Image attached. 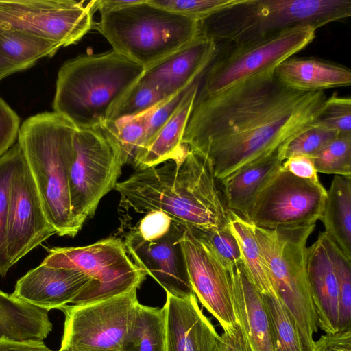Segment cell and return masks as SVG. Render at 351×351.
Masks as SVG:
<instances>
[{
  "instance_id": "cell-45",
  "label": "cell",
  "mask_w": 351,
  "mask_h": 351,
  "mask_svg": "<svg viewBox=\"0 0 351 351\" xmlns=\"http://www.w3.org/2000/svg\"><path fill=\"white\" fill-rule=\"evenodd\" d=\"M220 351H251L237 324L234 327L223 330Z\"/></svg>"
},
{
  "instance_id": "cell-31",
  "label": "cell",
  "mask_w": 351,
  "mask_h": 351,
  "mask_svg": "<svg viewBox=\"0 0 351 351\" xmlns=\"http://www.w3.org/2000/svg\"><path fill=\"white\" fill-rule=\"evenodd\" d=\"M22 154L16 143L0 157V276L2 277H5L10 269L6 255L7 226L12 177Z\"/></svg>"
},
{
  "instance_id": "cell-37",
  "label": "cell",
  "mask_w": 351,
  "mask_h": 351,
  "mask_svg": "<svg viewBox=\"0 0 351 351\" xmlns=\"http://www.w3.org/2000/svg\"><path fill=\"white\" fill-rule=\"evenodd\" d=\"M240 0H149L159 7L202 22Z\"/></svg>"
},
{
  "instance_id": "cell-14",
  "label": "cell",
  "mask_w": 351,
  "mask_h": 351,
  "mask_svg": "<svg viewBox=\"0 0 351 351\" xmlns=\"http://www.w3.org/2000/svg\"><path fill=\"white\" fill-rule=\"evenodd\" d=\"M54 234L56 231L45 215L40 195L22 154L11 185L6 232V255L10 268Z\"/></svg>"
},
{
  "instance_id": "cell-44",
  "label": "cell",
  "mask_w": 351,
  "mask_h": 351,
  "mask_svg": "<svg viewBox=\"0 0 351 351\" xmlns=\"http://www.w3.org/2000/svg\"><path fill=\"white\" fill-rule=\"evenodd\" d=\"M312 351H351V327L321 336Z\"/></svg>"
},
{
  "instance_id": "cell-3",
  "label": "cell",
  "mask_w": 351,
  "mask_h": 351,
  "mask_svg": "<svg viewBox=\"0 0 351 351\" xmlns=\"http://www.w3.org/2000/svg\"><path fill=\"white\" fill-rule=\"evenodd\" d=\"M144 71L114 50L69 60L58 73L53 112L77 128L100 126Z\"/></svg>"
},
{
  "instance_id": "cell-26",
  "label": "cell",
  "mask_w": 351,
  "mask_h": 351,
  "mask_svg": "<svg viewBox=\"0 0 351 351\" xmlns=\"http://www.w3.org/2000/svg\"><path fill=\"white\" fill-rule=\"evenodd\" d=\"M319 220L324 232L351 261V177L334 176Z\"/></svg>"
},
{
  "instance_id": "cell-30",
  "label": "cell",
  "mask_w": 351,
  "mask_h": 351,
  "mask_svg": "<svg viewBox=\"0 0 351 351\" xmlns=\"http://www.w3.org/2000/svg\"><path fill=\"white\" fill-rule=\"evenodd\" d=\"M149 110L132 117L106 121L100 125L119 152L123 165L133 161L145 144Z\"/></svg>"
},
{
  "instance_id": "cell-10",
  "label": "cell",
  "mask_w": 351,
  "mask_h": 351,
  "mask_svg": "<svg viewBox=\"0 0 351 351\" xmlns=\"http://www.w3.org/2000/svg\"><path fill=\"white\" fill-rule=\"evenodd\" d=\"M42 263L77 269L92 280L72 304L104 300L138 289L146 276L130 259L123 242L114 237L86 246L49 249Z\"/></svg>"
},
{
  "instance_id": "cell-38",
  "label": "cell",
  "mask_w": 351,
  "mask_h": 351,
  "mask_svg": "<svg viewBox=\"0 0 351 351\" xmlns=\"http://www.w3.org/2000/svg\"><path fill=\"white\" fill-rule=\"evenodd\" d=\"M338 135L335 131L315 125L292 139L280 152L282 157L284 160L297 155L313 158Z\"/></svg>"
},
{
  "instance_id": "cell-8",
  "label": "cell",
  "mask_w": 351,
  "mask_h": 351,
  "mask_svg": "<svg viewBox=\"0 0 351 351\" xmlns=\"http://www.w3.org/2000/svg\"><path fill=\"white\" fill-rule=\"evenodd\" d=\"M316 30L311 25H300L261 40L218 46L216 56L202 77L196 99L274 71L279 64L308 46Z\"/></svg>"
},
{
  "instance_id": "cell-16",
  "label": "cell",
  "mask_w": 351,
  "mask_h": 351,
  "mask_svg": "<svg viewBox=\"0 0 351 351\" xmlns=\"http://www.w3.org/2000/svg\"><path fill=\"white\" fill-rule=\"evenodd\" d=\"M185 228L173 220L169 231L154 241L144 240L134 228L123 241L134 263L157 281L166 293L178 298L194 293L181 245Z\"/></svg>"
},
{
  "instance_id": "cell-43",
  "label": "cell",
  "mask_w": 351,
  "mask_h": 351,
  "mask_svg": "<svg viewBox=\"0 0 351 351\" xmlns=\"http://www.w3.org/2000/svg\"><path fill=\"white\" fill-rule=\"evenodd\" d=\"M280 171L300 178L319 181L313 158L306 156L297 155L285 159Z\"/></svg>"
},
{
  "instance_id": "cell-23",
  "label": "cell",
  "mask_w": 351,
  "mask_h": 351,
  "mask_svg": "<svg viewBox=\"0 0 351 351\" xmlns=\"http://www.w3.org/2000/svg\"><path fill=\"white\" fill-rule=\"evenodd\" d=\"M284 86L302 92L324 91L351 84L350 69L314 57L289 58L274 71Z\"/></svg>"
},
{
  "instance_id": "cell-28",
  "label": "cell",
  "mask_w": 351,
  "mask_h": 351,
  "mask_svg": "<svg viewBox=\"0 0 351 351\" xmlns=\"http://www.w3.org/2000/svg\"><path fill=\"white\" fill-rule=\"evenodd\" d=\"M123 351H165L162 308L138 304Z\"/></svg>"
},
{
  "instance_id": "cell-32",
  "label": "cell",
  "mask_w": 351,
  "mask_h": 351,
  "mask_svg": "<svg viewBox=\"0 0 351 351\" xmlns=\"http://www.w3.org/2000/svg\"><path fill=\"white\" fill-rule=\"evenodd\" d=\"M166 98L155 86L139 79L111 108L106 121H117L137 116Z\"/></svg>"
},
{
  "instance_id": "cell-29",
  "label": "cell",
  "mask_w": 351,
  "mask_h": 351,
  "mask_svg": "<svg viewBox=\"0 0 351 351\" xmlns=\"http://www.w3.org/2000/svg\"><path fill=\"white\" fill-rule=\"evenodd\" d=\"M60 48L40 38L0 29V55L16 64L30 68L40 59L53 56Z\"/></svg>"
},
{
  "instance_id": "cell-11",
  "label": "cell",
  "mask_w": 351,
  "mask_h": 351,
  "mask_svg": "<svg viewBox=\"0 0 351 351\" xmlns=\"http://www.w3.org/2000/svg\"><path fill=\"white\" fill-rule=\"evenodd\" d=\"M137 288L97 301L68 304L58 351H123L139 304Z\"/></svg>"
},
{
  "instance_id": "cell-2",
  "label": "cell",
  "mask_w": 351,
  "mask_h": 351,
  "mask_svg": "<svg viewBox=\"0 0 351 351\" xmlns=\"http://www.w3.org/2000/svg\"><path fill=\"white\" fill-rule=\"evenodd\" d=\"M114 189L126 210L162 211L186 228L199 230L229 229L230 210L220 181L209 161L190 149L178 161L136 169Z\"/></svg>"
},
{
  "instance_id": "cell-6",
  "label": "cell",
  "mask_w": 351,
  "mask_h": 351,
  "mask_svg": "<svg viewBox=\"0 0 351 351\" xmlns=\"http://www.w3.org/2000/svg\"><path fill=\"white\" fill-rule=\"evenodd\" d=\"M93 28L112 50L142 66H153L201 34V22L152 3L136 0L119 8L99 11Z\"/></svg>"
},
{
  "instance_id": "cell-35",
  "label": "cell",
  "mask_w": 351,
  "mask_h": 351,
  "mask_svg": "<svg viewBox=\"0 0 351 351\" xmlns=\"http://www.w3.org/2000/svg\"><path fill=\"white\" fill-rule=\"evenodd\" d=\"M326 241L339 283V330H341L351 327V264L328 234Z\"/></svg>"
},
{
  "instance_id": "cell-33",
  "label": "cell",
  "mask_w": 351,
  "mask_h": 351,
  "mask_svg": "<svg viewBox=\"0 0 351 351\" xmlns=\"http://www.w3.org/2000/svg\"><path fill=\"white\" fill-rule=\"evenodd\" d=\"M269 315L275 351H303L293 318L282 300L263 295Z\"/></svg>"
},
{
  "instance_id": "cell-46",
  "label": "cell",
  "mask_w": 351,
  "mask_h": 351,
  "mask_svg": "<svg viewBox=\"0 0 351 351\" xmlns=\"http://www.w3.org/2000/svg\"><path fill=\"white\" fill-rule=\"evenodd\" d=\"M0 351H53L44 341L0 339Z\"/></svg>"
},
{
  "instance_id": "cell-34",
  "label": "cell",
  "mask_w": 351,
  "mask_h": 351,
  "mask_svg": "<svg viewBox=\"0 0 351 351\" xmlns=\"http://www.w3.org/2000/svg\"><path fill=\"white\" fill-rule=\"evenodd\" d=\"M313 160L317 173L351 177V134H339Z\"/></svg>"
},
{
  "instance_id": "cell-42",
  "label": "cell",
  "mask_w": 351,
  "mask_h": 351,
  "mask_svg": "<svg viewBox=\"0 0 351 351\" xmlns=\"http://www.w3.org/2000/svg\"><path fill=\"white\" fill-rule=\"evenodd\" d=\"M173 219L165 213L154 210L147 213L135 228L145 241H154L165 235L169 230Z\"/></svg>"
},
{
  "instance_id": "cell-24",
  "label": "cell",
  "mask_w": 351,
  "mask_h": 351,
  "mask_svg": "<svg viewBox=\"0 0 351 351\" xmlns=\"http://www.w3.org/2000/svg\"><path fill=\"white\" fill-rule=\"evenodd\" d=\"M283 161L278 151L221 180L228 209L245 219L256 197L279 171Z\"/></svg>"
},
{
  "instance_id": "cell-39",
  "label": "cell",
  "mask_w": 351,
  "mask_h": 351,
  "mask_svg": "<svg viewBox=\"0 0 351 351\" xmlns=\"http://www.w3.org/2000/svg\"><path fill=\"white\" fill-rule=\"evenodd\" d=\"M317 125L351 134V99L333 94L326 99L317 121Z\"/></svg>"
},
{
  "instance_id": "cell-19",
  "label": "cell",
  "mask_w": 351,
  "mask_h": 351,
  "mask_svg": "<svg viewBox=\"0 0 351 351\" xmlns=\"http://www.w3.org/2000/svg\"><path fill=\"white\" fill-rule=\"evenodd\" d=\"M92 280L73 269L53 267L41 263L16 282L13 295L47 310H61L88 286Z\"/></svg>"
},
{
  "instance_id": "cell-25",
  "label": "cell",
  "mask_w": 351,
  "mask_h": 351,
  "mask_svg": "<svg viewBox=\"0 0 351 351\" xmlns=\"http://www.w3.org/2000/svg\"><path fill=\"white\" fill-rule=\"evenodd\" d=\"M52 327L47 310L0 290V339L43 341Z\"/></svg>"
},
{
  "instance_id": "cell-18",
  "label": "cell",
  "mask_w": 351,
  "mask_h": 351,
  "mask_svg": "<svg viewBox=\"0 0 351 351\" xmlns=\"http://www.w3.org/2000/svg\"><path fill=\"white\" fill-rule=\"evenodd\" d=\"M217 51V44L201 33L186 46L145 69L140 80L153 84L169 97L201 78Z\"/></svg>"
},
{
  "instance_id": "cell-12",
  "label": "cell",
  "mask_w": 351,
  "mask_h": 351,
  "mask_svg": "<svg viewBox=\"0 0 351 351\" xmlns=\"http://www.w3.org/2000/svg\"><path fill=\"white\" fill-rule=\"evenodd\" d=\"M96 1L0 0V29L66 47L77 43L93 28Z\"/></svg>"
},
{
  "instance_id": "cell-4",
  "label": "cell",
  "mask_w": 351,
  "mask_h": 351,
  "mask_svg": "<svg viewBox=\"0 0 351 351\" xmlns=\"http://www.w3.org/2000/svg\"><path fill=\"white\" fill-rule=\"evenodd\" d=\"M76 127L55 112L27 119L18 143L40 195L45 215L59 236L74 237L69 195V171Z\"/></svg>"
},
{
  "instance_id": "cell-48",
  "label": "cell",
  "mask_w": 351,
  "mask_h": 351,
  "mask_svg": "<svg viewBox=\"0 0 351 351\" xmlns=\"http://www.w3.org/2000/svg\"><path fill=\"white\" fill-rule=\"evenodd\" d=\"M4 77H5V75H0V80H1V79L4 78Z\"/></svg>"
},
{
  "instance_id": "cell-21",
  "label": "cell",
  "mask_w": 351,
  "mask_h": 351,
  "mask_svg": "<svg viewBox=\"0 0 351 351\" xmlns=\"http://www.w3.org/2000/svg\"><path fill=\"white\" fill-rule=\"evenodd\" d=\"M238 324L251 351H275L263 295L248 278L242 263L229 269Z\"/></svg>"
},
{
  "instance_id": "cell-9",
  "label": "cell",
  "mask_w": 351,
  "mask_h": 351,
  "mask_svg": "<svg viewBox=\"0 0 351 351\" xmlns=\"http://www.w3.org/2000/svg\"><path fill=\"white\" fill-rule=\"evenodd\" d=\"M69 195L75 231L94 216L100 200L114 189L123 163L100 126L80 128L73 136Z\"/></svg>"
},
{
  "instance_id": "cell-15",
  "label": "cell",
  "mask_w": 351,
  "mask_h": 351,
  "mask_svg": "<svg viewBox=\"0 0 351 351\" xmlns=\"http://www.w3.org/2000/svg\"><path fill=\"white\" fill-rule=\"evenodd\" d=\"M181 245L195 295L223 330L234 327L238 322L229 269L189 228H185Z\"/></svg>"
},
{
  "instance_id": "cell-40",
  "label": "cell",
  "mask_w": 351,
  "mask_h": 351,
  "mask_svg": "<svg viewBox=\"0 0 351 351\" xmlns=\"http://www.w3.org/2000/svg\"><path fill=\"white\" fill-rule=\"evenodd\" d=\"M189 88L166 98L149 110L147 132L144 147L170 118Z\"/></svg>"
},
{
  "instance_id": "cell-41",
  "label": "cell",
  "mask_w": 351,
  "mask_h": 351,
  "mask_svg": "<svg viewBox=\"0 0 351 351\" xmlns=\"http://www.w3.org/2000/svg\"><path fill=\"white\" fill-rule=\"evenodd\" d=\"M19 129V116L0 97V157L14 145Z\"/></svg>"
},
{
  "instance_id": "cell-17",
  "label": "cell",
  "mask_w": 351,
  "mask_h": 351,
  "mask_svg": "<svg viewBox=\"0 0 351 351\" xmlns=\"http://www.w3.org/2000/svg\"><path fill=\"white\" fill-rule=\"evenodd\" d=\"M162 309L165 351H220L221 337L202 313L195 293L178 298L167 293Z\"/></svg>"
},
{
  "instance_id": "cell-20",
  "label": "cell",
  "mask_w": 351,
  "mask_h": 351,
  "mask_svg": "<svg viewBox=\"0 0 351 351\" xmlns=\"http://www.w3.org/2000/svg\"><path fill=\"white\" fill-rule=\"evenodd\" d=\"M326 239L324 231L306 248V263L318 327L332 334L339 330V283Z\"/></svg>"
},
{
  "instance_id": "cell-1",
  "label": "cell",
  "mask_w": 351,
  "mask_h": 351,
  "mask_svg": "<svg viewBox=\"0 0 351 351\" xmlns=\"http://www.w3.org/2000/svg\"><path fill=\"white\" fill-rule=\"evenodd\" d=\"M326 99L324 91L287 88L274 71L262 74L196 99L182 144L221 181L317 125Z\"/></svg>"
},
{
  "instance_id": "cell-36",
  "label": "cell",
  "mask_w": 351,
  "mask_h": 351,
  "mask_svg": "<svg viewBox=\"0 0 351 351\" xmlns=\"http://www.w3.org/2000/svg\"><path fill=\"white\" fill-rule=\"evenodd\" d=\"M190 229L226 269L241 262L237 241L229 229L215 231Z\"/></svg>"
},
{
  "instance_id": "cell-27",
  "label": "cell",
  "mask_w": 351,
  "mask_h": 351,
  "mask_svg": "<svg viewBox=\"0 0 351 351\" xmlns=\"http://www.w3.org/2000/svg\"><path fill=\"white\" fill-rule=\"evenodd\" d=\"M230 215L229 230L237 241L248 278L263 295L279 298L256 239L255 226L234 212L230 211Z\"/></svg>"
},
{
  "instance_id": "cell-47",
  "label": "cell",
  "mask_w": 351,
  "mask_h": 351,
  "mask_svg": "<svg viewBox=\"0 0 351 351\" xmlns=\"http://www.w3.org/2000/svg\"><path fill=\"white\" fill-rule=\"evenodd\" d=\"M29 67L25 65L19 64L14 63L0 55V75H3L5 77L25 69Z\"/></svg>"
},
{
  "instance_id": "cell-22",
  "label": "cell",
  "mask_w": 351,
  "mask_h": 351,
  "mask_svg": "<svg viewBox=\"0 0 351 351\" xmlns=\"http://www.w3.org/2000/svg\"><path fill=\"white\" fill-rule=\"evenodd\" d=\"M201 78L186 90L178 106L157 133L140 149L133 162L137 169H144L169 161H178L188 152L182 144L186 125L200 86Z\"/></svg>"
},
{
  "instance_id": "cell-5",
  "label": "cell",
  "mask_w": 351,
  "mask_h": 351,
  "mask_svg": "<svg viewBox=\"0 0 351 351\" xmlns=\"http://www.w3.org/2000/svg\"><path fill=\"white\" fill-rule=\"evenodd\" d=\"M350 16L351 0H240L202 21L201 33L218 46L239 45Z\"/></svg>"
},
{
  "instance_id": "cell-13",
  "label": "cell",
  "mask_w": 351,
  "mask_h": 351,
  "mask_svg": "<svg viewBox=\"0 0 351 351\" xmlns=\"http://www.w3.org/2000/svg\"><path fill=\"white\" fill-rule=\"evenodd\" d=\"M326 197L319 181L279 169L257 195L245 219L266 229L315 224Z\"/></svg>"
},
{
  "instance_id": "cell-7",
  "label": "cell",
  "mask_w": 351,
  "mask_h": 351,
  "mask_svg": "<svg viewBox=\"0 0 351 351\" xmlns=\"http://www.w3.org/2000/svg\"><path fill=\"white\" fill-rule=\"evenodd\" d=\"M315 227V224L276 229L255 226L277 294L302 335L317 328L306 263V243Z\"/></svg>"
}]
</instances>
